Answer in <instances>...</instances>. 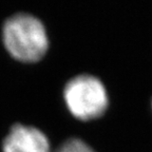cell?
Masks as SVG:
<instances>
[{"label": "cell", "mask_w": 152, "mask_h": 152, "mask_svg": "<svg viewBox=\"0 0 152 152\" xmlns=\"http://www.w3.org/2000/svg\"><path fill=\"white\" fill-rule=\"evenodd\" d=\"M3 41L10 54L23 62L41 59L48 50L45 26L37 18L26 14L15 15L5 22Z\"/></svg>", "instance_id": "cell-1"}, {"label": "cell", "mask_w": 152, "mask_h": 152, "mask_svg": "<svg viewBox=\"0 0 152 152\" xmlns=\"http://www.w3.org/2000/svg\"><path fill=\"white\" fill-rule=\"evenodd\" d=\"M64 99L72 114L83 121L97 118L108 107L104 85L91 75H79L71 79L64 89Z\"/></svg>", "instance_id": "cell-2"}, {"label": "cell", "mask_w": 152, "mask_h": 152, "mask_svg": "<svg viewBox=\"0 0 152 152\" xmlns=\"http://www.w3.org/2000/svg\"><path fill=\"white\" fill-rule=\"evenodd\" d=\"M3 152H50V144L38 129L16 125L3 142Z\"/></svg>", "instance_id": "cell-3"}, {"label": "cell", "mask_w": 152, "mask_h": 152, "mask_svg": "<svg viewBox=\"0 0 152 152\" xmlns=\"http://www.w3.org/2000/svg\"><path fill=\"white\" fill-rule=\"evenodd\" d=\"M56 152H95L86 142L77 138H71L66 140L59 147Z\"/></svg>", "instance_id": "cell-4"}]
</instances>
